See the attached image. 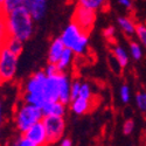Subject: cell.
Segmentation results:
<instances>
[{"instance_id": "cell-1", "label": "cell", "mask_w": 146, "mask_h": 146, "mask_svg": "<svg viewBox=\"0 0 146 146\" xmlns=\"http://www.w3.org/2000/svg\"><path fill=\"white\" fill-rule=\"evenodd\" d=\"M7 27L11 36L27 41L34 32V19L28 7L20 6L5 14Z\"/></svg>"}, {"instance_id": "cell-2", "label": "cell", "mask_w": 146, "mask_h": 146, "mask_svg": "<svg viewBox=\"0 0 146 146\" xmlns=\"http://www.w3.org/2000/svg\"><path fill=\"white\" fill-rule=\"evenodd\" d=\"M61 40L64 46L75 53V55H84L89 46V33L83 31L75 22H70L61 34Z\"/></svg>"}, {"instance_id": "cell-3", "label": "cell", "mask_w": 146, "mask_h": 146, "mask_svg": "<svg viewBox=\"0 0 146 146\" xmlns=\"http://www.w3.org/2000/svg\"><path fill=\"white\" fill-rule=\"evenodd\" d=\"M44 115L41 106L27 103L25 101L20 102L14 110V123L21 133L27 131L35 123L41 121Z\"/></svg>"}, {"instance_id": "cell-4", "label": "cell", "mask_w": 146, "mask_h": 146, "mask_svg": "<svg viewBox=\"0 0 146 146\" xmlns=\"http://www.w3.org/2000/svg\"><path fill=\"white\" fill-rule=\"evenodd\" d=\"M19 56L12 53L5 46L0 49V72H1L3 83L13 81L17 75Z\"/></svg>"}, {"instance_id": "cell-5", "label": "cell", "mask_w": 146, "mask_h": 146, "mask_svg": "<svg viewBox=\"0 0 146 146\" xmlns=\"http://www.w3.org/2000/svg\"><path fill=\"white\" fill-rule=\"evenodd\" d=\"M42 123L46 127L49 144H55L63 138L66 130V121L63 116H44Z\"/></svg>"}, {"instance_id": "cell-6", "label": "cell", "mask_w": 146, "mask_h": 146, "mask_svg": "<svg viewBox=\"0 0 146 146\" xmlns=\"http://www.w3.org/2000/svg\"><path fill=\"white\" fill-rule=\"evenodd\" d=\"M47 78H48V76L44 72V70L34 72V74L25 82V84H23L22 92L43 97V91H44V87H46V83H47Z\"/></svg>"}, {"instance_id": "cell-7", "label": "cell", "mask_w": 146, "mask_h": 146, "mask_svg": "<svg viewBox=\"0 0 146 146\" xmlns=\"http://www.w3.org/2000/svg\"><path fill=\"white\" fill-rule=\"evenodd\" d=\"M72 22L78 25L83 31L90 33L96 22V11L77 5L72 13Z\"/></svg>"}, {"instance_id": "cell-8", "label": "cell", "mask_w": 146, "mask_h": 146, "mask_svg": "<svg viewBox=\"0 0 146 146\" xmlns=\"http://www.w3.org/2000/svg\"><path fill=\"white\" fill-rule=\"evenodd\" d=\"M22 135L27 137L33 143V146H43V145L49 144L48 143L47 131H46V127L42 123V120L32 125L27 131L23 132Z\"/></svg>"}, {"instance_id": "cell-9", "label": "cell", "mask_w": 146, "mask_h": 146, "mask_svg": "<svg viewBox=\"0 0 146 146\" xmlns=\"http://www.w3.org/2000/svg\"><path fill=\"white\" fill-rule=\"evenodd\" d=\"M60 82H61V72L54 76H48L43 91V97L47 103L53 101H60Z\"/></svg>"}, {"instance_id": "cell-10", "label": "cell", "mask_w": 146, "mask_h": 146, "mask_svg": "<svg viewBox=\"0 0 146 146\" xmlns=\"http://www.w3.org/2000/svg\"><path fill=\"white\" fill-rule=\"evenodd\" d=\"M70 109L76 115H86L92 109V100L78 96L70 102Z\"/></svg>"}, {"instance_id": "cell-11", "label": "cell", "mask_w": 146, "mask_h": 146, "mask_svg": "<svg viewBox=\"0 0 146 146\" xmlns=\"http://www.w3.org/2000/svg\"><path fill=\"white\" fill-rule=\"evenodd\" d=\"M66 49V46L63 41L61 40V38H56L52 41L49 52H48V62L50 63H57V61L60 60L61 55L63 54Z\"/></svg>"}, {"instance_id": "cell-12", "label": "cell", "mask_w": 146, "mask_h": 146, "mask_svg": "<svg viewBox=\"0 0 146 146\" xmlns=\"http://www.w3.org/2000/svg\"><path fill=\"white\" fill-rule=\"evenodd\" d=\"M28 9L35 21L41 20L47 11V0H31L28 4Z\"/></svg>"}, {"instance_id": "cell-13", "label": "cell", "mask_w": 146, "mask_h": 146, "mask_svg": "<svg viewBox=\"0 0 146 146\" xmlns=\"http://www.w3.org/2000/svg\"><path fill=\"white\" fill-rule=\"evenodd\" d=\"M66 105L61 101L48 102L42 106V111L44 116H64Z\"/></svg>"}, {"instance_id": "cell-14", "label": "cell", "mask_w": 146, "mask_h": 146, "mask_svg": "<svg viewBox=\"0 0 146 146\" xmlns=\"http://www.w3.org/2000/svg\"><path fill=\"white\" fill-rule=\"evenodd\" d=\"M70 87L71 81L67 76L66 72H61V82H60V101L64 104H70L71 96H70Z\"/></svg>"}, {"instance_id": "cell-15", "label": "cell", "mask_w": 146, "mask_h": 146, "mask_svg": "<svg viewBox=\"0 0 146 146\" xmlns=\"http://www.w3.org/2000/svg\"><path fill=\"white\" fill-rule=\"evenodd\" d=\"M74 56H75V53L72 52V50H70L69 48L66 47L63 54L61 55L60 60L57 61V63H56L61 72H66L70 68L72 61H74Z\"/></svg>"}, {"instance_id": "cell-16", "label": "cell", "mask_w": 146, "mask_h": 146, "mask_svg": "<svg viewBox=\"0 0 146 146\" xmlns=\"http://www.w3.org/2000/svg\"><path fill=\"white\" fill-rule=\"evenodd\" d=\"M117 23H118L119 28L123 31L126 35L135 34L137 23L133 21L131 18H129V17H119V18L117 19Z\"/></svg>"}, {"instance_id": "cell-17", "label": "cell", "mask_w": 146, "mask_h": 146, "mask_svg": "<svg viewBox=\"0 0 146 146\" xmlns=\"http://www.w3.org/2000/svg\"><path fill=\"white\" fill-rule=\"evenodd\" d=\"M112 56L117 61L118 66H120V68H125L127 66V63H129V54L123 47L115 46L113 49H112Z\"/></svg>"}, {"instance_id": "cell-18", "label": "cell", "mask_w": 146, "mask_h": 146, "mask_svg": "<svg viewBox=\"0 0 146 146\" xmlns=\"http://www.w3.org/2000/svg\"><path fill=\"white\" fill-rule=\"evenodd\" d=\"M9 38H11V34H9V31H8V27H7V22H6L5 15L0 17V49L6 46Z\"/></svg>"}, {"instance_id": "cell-19", "label": "cell", "mask_w": 146, "mask_h": 146, "mask_svg": "<svg viewBox=\"0 0 146 146\" xmlns=\"http://www.w3.org/2000/svg\"><path fill=\"white\" fill-rule=\"evenodd\" d=\"M106 4V0H77V5H81L86 8L92 9V11H100L102 9Z\"/></svg>"}, {"instance_id": "cell-20", "label": "cell", "mask_w": 146, "mask_h": 146, "mask_svg": "<svg viewBox=\"0 0 146 146\" xmlns=\"http://www.w3.org/2000/svg\"><path fill=\"white\" fill-rule=\"evenodd\" d=\"M6 47L8 48V49L14 53L15 55L20 56L22 50H23V41L20 40V39H17V38H13V36H11L9 40L7 41L6 43Z\"/></svg>"}, {"instance_id": "cell-21", "label": "cell", "mask_w": 146, "mask_h": 146, "mask_svg": "<svg viewBox=\"0 0 146 146\" xmlns=\"http://www.w3.org/2000/svg\"><path fill=\"white\" fill-rule=\"evenodd\" d=\"M29 3H31V0H4L3 6H4V9H5V14L8 13V12H11V11H13L17 7H20V6H26L27 7Z\"/></svg>"}, {"instance_id": "cell-22", "label": "cell", "mask_w": 146, "mask_h": 146, "mask_svg": "<svg viewBox=\"0 0 146 146\" xmlns=\"http://www.w3.org/2000/svg\"><path fill=\"white\" fill-rule=\"evenodd\" d=\"M130 54H131V57L133 60H136V61H139L141 57H143V49H141V47L138 42H135V41H132L130 42Z\"/></svg>"}, {"instance_id": "cell-23", "label": "cell", "mask_w": 146, "mask_h": 146, "mask_svg": "<svg viewBox=\"0 0 146 146\" xmlns=\"http://www.w3.org/2000/svg\"><path fill=\"white\" fill-rule=\"evenodd\" d=\"M135 34L137 36V39L139 40L140 44L146 47V25L145 23H137Z\"/></svg>"}, {"instance_id": "cell-24", "label": "cell", "mask_w": 146, "mask_h": 146, "mask_svg": "<svg viewBox=\"0 0 146 146\" xmlns=\"http://www.w3.org/2000/svg\"><path fill=\"white\" fill-rule=\"evenodd\" d=\"M136 104L141 112H146V92L139 91L136 95Z\"/></svg>"}, {"instance_id": "cell-25", "label": "cell", "mask_w": 146, "mask_h": 146, "mask_svg": "<svg viewBox=\"0 0 146 146\" xmlns=\"http://www.w3.org/2000/svg\"><path fill=\"white\" fill-rule=\"evenodd\" d=\"M119 97H120V101L123 103H129L130 102V98H131V91H130V88L126 84H123L119 89Z\"/></svg>"}, {"instance_id": "cell-26", "label": "cell", "mask_w": 146, "mask_h": 146, "mask_svg": "<svg viewBox=\"0 0 146 146\" xmlns=\"http://www.w3.org/2000/svg\"><path fill=\"white\" fill-rule=\"evenodd\" d=\"M80 96H81V97H84V98L92 100V90H91V87L89 86L88 83L82 82V84H81V90H80Z\"/></svg>"}, {"instance_id": "cell-27", "label": "cell", "mask_w": 146, "mask_h": 146, "mask_svg": "<svg viewBox=\"0 0 146 146\" xmlns=\"http://www.w3.org/2000/svg\"><path fill=\"white\" fill-rule=\"evenodd\" d=\"M81 84H82V82H80V81H72V82H71V87H70V96H71V101H72V100H75L76 97H78V96H80Z\"/></svg>"}, {"instance_id": "cell-28", "label": "cell", "mask_w": 146, "mask_h": 146, "mask_svg": "<svg viewBox=\"0 0 146 146\" xmlns=\"http://www.w3.org/2000/svg\"><path fill=\"white\" fill-rule=\"evenodd\" d=\"M44 72L47 74V76H54V75H57L58 72H61V71H60V69H58L56 63L48 62V64L44 68Z\"/></svg>"}, {"instance_id": "cell-29", "label": "cell", "mask_w": 146, "mask_h": 146, "mask_svg": "<svg viewBox=\"0 0 146 146\" xmlns=\"http://www.w3.org/2000/svg\"><path fill=\"white\" fill-rule=\"evenodd\" d=\"M135 130V120L133 119H127L123 124V133L125 136H130Z\"/></svg>"}, {"instance_id": "cell-30", "label": "cell", "mask_w": 146, "mask_h": 146, "mask_svg": "<svg viewBox=\"0 0 146 146\" xmlns=\"http://www.w3.org/2000/svg\"><path fill=\"white\" fill-rule=\"evenodd\" d=\"M115 34H116V28L113 26H108L106 28H104L103 31V35H104V38L108 39V40H113L115 38Z\"/></svg>"}, {"instance_id": "cell-31", "label": "cell", "mask_w": 146, "mask_h": 146, "mask_svg": "<svg viewBox=\"0 0 146 146\" xmlns=\"http://www.w3.org/2000/svg\"><path fill=\"white\" fill-rule=\"evenodd\" d=\"M14 145H18V146H33V143L22 135V137H20L19 139H17V141L14 143Z\"/></svg>"}, {"instance_id": "cell-32", "label": "cell", "mask_w": 146, "mask_h": 146, "mask_svg": "<svg viewBox=\"0 0 146 146\" xmlns=\"http://www.w3.org/2000/svg\"><path fill=\"white\" fill-rule=\"evenodd\" d=\"M118 3L123 7H125L126 9L132 8V0H118Z\"/></svg>"}, {"instance_id": "cell-33", "label": "cell", "mask_w": 146, "mask_h": 146, "mask_svg": "<svg viewBox=\"0 0 146 146\" xmlns=\"http://www.w3.org/2000/svg\"><path fill=\"white\" fill-rule=\"evenodd\" d=\"M60 144L62 146H71L72 145V141L70 138H62L60 140Z\"/></svg>"}, {"instance_id": "cell-34", "label": "cell", "mask_w": 146, "mask_h": 146, "mask_svg": "<svg viewBox=\"0 0 146 146\" xmlns=\"http://www.w3.org/2000/svg\"><path fill=\"white\" fill-rule=\"evenodd\" d=\"M3 124V104H1V101H0V126Z\"/></svg>"}, {"instance_id": "cell-35", "label": "cell", "mask_w": 146, "mask_h": 146, "mask_svg": "<svg viewBox=\"0 0 146 146\" xmlns=\"http://www.w3.org/2000/svg\"><path fill=\"white\" fill-rule=\"evenodd\" d=\"M4 15H5V9H4L3 4H0V17H4Z\"/></svg>"}, {"instance_id": "cell-36", "label": "cell", "mask_w": 146, "mask_h": 146, "mask_svg": "<svg viewBox=\"0 0 146 146\" xmlns=\"http://www.w3.org/2000/svg\"><path fill=\"white\" fill-rule=\"evenodd\" d=\"M0 83H3V80H1V72H0Z\"/></svg>"}, {"instance_id": "cell-37", "label": "cell", "mask_w": 146, "mask_h": 146, "mask_svg": "<svg viewBox=\"0 0 146 146\" xmlns=\"http://www.w3.org/2000/svg\"><path fill=\"white\" fill-rule=\"evenodd\" d=\"M4 3V0H0V4H3Z\"/></svg>"}]
</instances>
